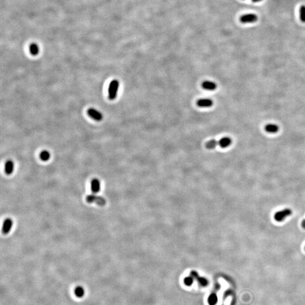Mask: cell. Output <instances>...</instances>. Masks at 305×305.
Returning <instances> with one entry per match:
<instances>
[{"label":"cell","instance_id":"1","mask_svg":"<svg viewBox=\"0 0 305 305\" xmlns=\"http://www.w3.org/2000/svg\"><path fill=\"white\" fill-rule=\"evenodd\" d=\"M119 82L118 80H113L109 84L108 88V97L110 100H114L118 92Z\"/></svg>","mask_w":305,"mask_h":305},{"label":"cell","instance_id":"2","mask_svg":"<svg viewBox=\"0 0 305 305\" xmlns=\"http://www.w3.org/2000/svg\"><path fill=\"white\" fill-rule=\"evenodd\" d=\"M86 201L88 203H95L101 206H104L106 205V199L104 197L97 196L94 193L87 196L86 197Z\"/></svg>","mask_w":305,"mask_h":305},{"label":"cell","instance_id":"3","mask_svg":"<svg viewBox=\"0 0 305 305\" xmlns=\"http://www.w3.org/2000/svg\"><path fill=\"white\" fill-rule=\"evenodd\" d=\"M292 214V210L291 209H285L276 212L274 215V218L277 222H281L283 221L287 216H290Z\"/></svg>","mask_w":305,"mask_h":305},{"label":"cell","instance_id":"4","mask_svg":"<svg viewBox=\"0 0 305 305\" xmlns=\"http://www.w3.org/2000/svg\"><path fill=\"white\" fill-rule=\"evenodd\" d=\"M258 16L255 14H246L242 15L239 20L242 23H252L258 20Z\"/></svg>","mask_w":305,"mask_h":305},{"label":"cell","instance_id":"5","mask_svg":"<svg viewBox=\"0 0 305 305\" xmlns=\"http://www.w3.org/2000/svg\"><path fill=\"white\" fill-rule=\"evenodd\" d=\"M87 114L91 118L98 121H101L103 119L102 114L100 111L94 108H89L87 110Z\"/></svg>","mask_w":305,"mask_h":305},{"label":"cell","instance_id":"6","mask_svg":"<svg viewBox=\"0 0 305 305\" xmlns=\"http://www.w3.org/2000/svg\"><path fill=\"white\" fill-rule=\"evenodd\" d=\"M190 276L193 279H196L197 281V282L199 283V285H201L202 287H206L209 284V281L207 279H205V278L199 276L197 272L195 271H192L190 272Z\"/></svg>","mask_w":305,"mask_h":305},{"label":"cell","instance_id":"7","mask_svg":"<svg viewBox=\"0 0 305 305\" xmlns=\"http://www.w3.org/2000/svg\"><path fill=\"white\" fill-rule=\"evenodd\" d=\"M13 220L10 218L6 219L3 223L2 229V233L5 235L8 234L10 232L13 227Z\"/></svg>","mask_w":305,"mask_h":305},{"label":"cell","instance_id":"8","mask_svg":"<svg viewBox=\"0 0 305 305\" xmlns=\"http://www.w3.org/2000/svg\"><path fill=\"white\" fill-rule=\"evenodd\" d=\"M197 105L199 107H210L213 105V101L210 98H201L197 101Z\"/></svg>","mask_w":305,"mask_h":305},{"label":"cell","instance_id":"9","mask_svg":"<svg viewBox=\"0 0 305 305\" xmlns=\"http://www.w3.org/2000/svg\"><path fill=\"white\" fill-rule=\"evenodd\" d=\"M91 190L94 194L98 193L101 190V182L96 178H94L91 181Z\"/></svg>","mask_w":305,"mask_h":305},{"label":"cell","instance_id":"10","mask_svg":"<svg viewBox=\"0 0 305 305\" xmlns=\"http://www.w3.org/2000/svg\"><path fill=\"white\" fill-rule=\"evenodd\" d=\"M202 87L205 90L212 91H214L215 89H216L217 85L213 81H205L202 83Z\"/></svg>","mask_w":305,"mask_h":305},{"label":"cell","instance_id":"11","mask_svg":"<svg viewBox=\"0 0 305 305\" xmlns=\"http://www.w3.org/2000/svg\"><path fill=\"white\" fill-rule=\"evenodd\" d=\"M14 170V163L12 160H8L6 162L5 165V172L6 175H10L13 173Z\"/></svg>","mask_w":305,"mask_h":305},{"label":"cell","instance_id":"12","mask_svg":"<svg viewBox=\"0 0 305 305\" xmlns=\"http://www.w3.org/2000/svg\"><path fill=\"white\" fill-rule=\"evenodd\" d=\"M232 144V139L230 137H225L221 139L218 141V145L222 148H226Z\"/></svg>","mask_w":305,"mask_h":305},{"label":"cell","instance_id":"13","mask_svg":"<svg viewBox=\"0 0 305 305\" xmlns=\"http://www.w3.org/2000/svg\"><path fill=\"white\" fill-rule=\"evenodd\" d=\"M265 130L267 132L275 133L279 131V126L275 124H268L265 125Z\"/></svg>","mask_w":305,"mask_h":305},{"label":"cell","instance_id":"14","mask_svg":"<svg viewBox=\"0 0 305 305\" xmlns=\"http://www.w3.org/2000/svg\"><path fill=\"white\" fill-rule=\"evenodd\" d=\"M208 304L209 305H215L218 302V296L216 292H213L210 294L208 298Z\"/></svg>","mask_w":305,"mask_h":305},{"label":"cell","instance_id":"15","mask_svg":"<svg viewBox=\"0 0 305 305\" xmlns=\"http://www.w3.org/2000/svg\"><path fill=\"white\" fill-rule=\"evenodd\" d=\"M39 47L38 44L32 43L29 46V52L32 55H37L39 53Z\"/></svg>","mask_w":305,"mask_h":305},{"label":"cell","instance_id":"16","mask_svg":"<svg viewBox=\"0 0 305 305\" xmlns=\"http://www.w3.org/2000/svg\"><path fill=\"white\" fill-rule=\"evenodd\" d=\"M50 158V154L47 150H43L40 154V158L42 161H48Z\"/></svg>","mask_w":305,"mask_h":305},{"label":"cell","instance_id":"17","mask_svg":"<svg viewBox=\"0 0 305 305\" xmlns=\"http://www.w3.org/2000/svg\"><path fill=\"white\" fill-rule=\"evenodd\" d=\"M75 295L78 297V298H81L84 296V288L82 287H80V286H78L77 287L75 288Z\"/></svg>","mask_w":305,"mask_h":305},{"label":"cell","instance_id":"18","mask_svg":"<svg viewBox=\"0 0 305 305\" xmlns=\"http://www.w3.org/2000/svg\"><path fill=\"white\" fill-rule=\"evenodd\" d=\"M218 145V141L216 140H211L206 143V147L208 149H213Z\"/></svg>","mask_w":305,"mask_h":305},{"label":"cell","instance_id":"19","mask_svg":"<svg viewBox=\"0 0 305 305\" xmlns=\"http://www.w3.org/2000/svg\"><path fill=\"white\" fill-rule=\"evenodd\" d=\"M300 20L302 22L305 23V5H302L300 9Z\"/></svg>","mask_w":305,"mask_h":305},{"label":"cell","instance_id":"20","mask_svg":"<svg viewBox=\"0 0 305 305\" xmlns=\"http://www.w3.org/2000/svg\"><path fill=\"white\" fill-rule=\"evenodd\" d=\"M193 282V278L190 276L186 278L184 280V282L186 286H190Z\"/></svg>","mask_w":305,"mask_h":305},{"label":"cell","instance_id":"21","mask_svg":"<svg viewBox=\"0 0 305 305\" xmlns=\"http://www.w3.org/2000/svg\"><path fill=\"white\" fill-rule=\"evenodd\" d=\"M302 227L304 229H305V220H304L302 221Z\"/></svg>","mask_w":305,"mask_h":305},{"label":"cell","instance_id":"22","mask_svg":"<svg viewBox=\"0 0 305 305\" xmlns=\"http://www.w3.org/2000/svg\"><path fill=\"white\" fill-rule=\"evenodd\" d=\"M253 2H261L262 1V0H252Z\"/></svg>","mask_w":305,"mask_h":305}]
</instances>
